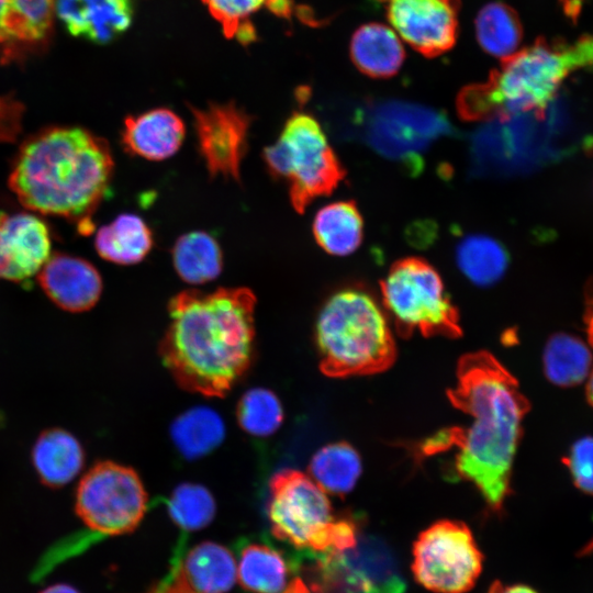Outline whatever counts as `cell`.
I'll return each instance as SVG.
<instances>
[{"label": "cell", "mask_w": 593, "mask_h": 593, "mask_svg": "<svg viewBox=\"0 0 593 593\" xmlns=\"http://www.w3.org/2000/svg\"><path fill=\"white\" fill-rule=\"evenodd\" d=\"M447 396L471 418L470 424L436 434L423 450L434 454L457 447L459 477L472 483L493 511H500L510 493L522 421L529 403L515 377L488 351L469 353L459 359L456 384Z\"/></svg>", "instance_id": "cell-1"}, {"label": "cell", "mask_w": 593, "mask_h": 593, "mask_svg": "<svg viewBox=\"0 0 593 593\" xmlns=\"http://www.w3.org/2000/svg\"><path fill=\"white\" fill-rule=\"evenodd\" d=\"M256 296L248 288L186 290L169 302L159 355L187 391L222 398L248 369L255 338Z\"/></svg>", "instance_id": "cell-2"}, {"label": "cell", "mask_w": 593, "mask_h": 593, "mask_svg": "<svg viewBox=\"0 0 593 593\" xmlns=\"http://www.w3.org/2000/svg\"><path fill=\"white\" fill-rule=\"evenodd\" d=\"M113 167L105 139L81 127H51L21 145L9 187L26 209L63 216L90 234Z\"/></svg>", "instance_id": "cell-3"}, {"label": "cell", "mask_w": 593, "mask_h": 593, "mask_svg": "<svg viewBox=\"0 0 593 593\" xmlns=\"http://www.w3.org/2000/svg\"><path fill=\"white\" fill-rule=\"evenodd\" d=\"M320 368L333 378L374 374L395 360L396 349L385 315L362 289L335 292L316 321Z\"/></svg>", "instance_id": "cell-4"}, {"label": "cell", "mask_w": 593, "mask_h": 593, "mask_svg": "<svg viewBox=\"0 0 593 593\" xmlns=\"http://www.w3.org/2000/svg\"><path fill=\"white\" fill-rule=\"evenodd\" d=\"M269 489L268 518L278 539L316 553L357 542L356 524L334 515L327 493L310 475L282 469L272 475Z\"/></svg>", "instance_id": "cell-5"}, {"label": "cell", "mask_w": 593, "mask_h": 593, "mask_svg": "<svg viewBox=\"0 0 593 593\" xmlns=\"http://www.w3.org/2000/svg\"><path fill=\"white\" fill-rule=\"evenodd\" d=\"M588 67H593V34L570 43L538 38L502 59L495 87L512 110L542 115L563 80Z\"/></svg>", "instance_id": "cell-6"}, {"label": "cell", "mask_w": 593, "mask_h": 593, "mask_svg": "<svg viewBox=\"0 0 593 593\" xmlns=\"http://www.w3.org/2000/svg\"><path fill=\"white\" fill-rule=\"evenodd\" d=\"M269 172L284 180L290 202L303 213L315 199L331 194L345 178V170L317 120L294 112L277 141L264 149Z\"/></svg>", "instance_id": "cell-7"}, {"label": "cell", "mask_w": 593, "mask_h": 593, "mask_svg": "<svg viewBox=\"0 0 593 593\" xmlns=\"http://www.w3.org/2000/svg\"><path fill=\"white\" fill-rule=\"evenodd\" d=\"M385 310L399 333L459 337V314L437 270L426 260L407 257L394 262L381 281Z\"/></svg>", "instance_id": "cell-8"}, {"label": "cell", "mask_w": 593, "mask_h": 593, "mask_svg": "<svg viewBox=\"0 0 593 593\" xmlns=\"http://www.w3.org/2000/svg\"><path fill=\"white\" fill-rule=\"evenodd\" d=\"M147 493L138 474L113 461H101L79 480L75 511L91 530L107 536L133 532L147 510Z\"/></svg>", "instance_id": "cell-9"}, {"label": "cell", "mask_w": 593, "mask_h": 593, "mask_svg": "<svg viewBox=\"0 0 593 593\" xmlns=\"http://www.w3.org/2000/svg\"><path fill=\"white\" fill-rule=\"evenodd\" d=\"M483 556L469 527L438 521L423 530L413 546L415 580L436 593H467L481 571Z\"/></svg>", "instance_id": "cell-10"}, {"label": "cell", "mask_w": 593, "mask_h": 593, "mask_svg": "<svg viewBox=\"0 0 593 593\" xmlns=\"http://www.w3.org/2000/svg\"><path fill=\"white\" fill-rule=\"evenodd\" d=\"M363 134L380 155L410 169H419L432 143L451 132L440 112L414 103L389 100L373 104L365 115Z\"/></svg>", "instance_id": "cell-11"}, {"label": "cell", "mask_w": 593, "mask_h": 593, "mask_svg": "<svg viewBox=\"0 0 593 593\" xmlns=\"http://www.w3.org/2000/svg\"><path fill=\"white\" fill-rule=\"evenodd\" d=\"M312 586L315 593H403L405 589L389 547L377 537L360 535L350 548L320 553Z\"/></svg>", "instance_id": "cell-12"}, {"label": "cell", "mask_w": 593, "mask_h": 593, "mask_svg": "<svg viewBox=\"0 0 593 593\" xmlns=\"http://www.w3.org/2000/svg\"><path fill=\"white\" fill-rule=\"evenodd\" d=\"M190 109L198 149L209 174L238 181L251 116L231 102Z\"/></svg>", "instance_id": "cell-13"}, {"label": "cell", "mask_w": 593, "mask_h": 593, "mask_svg": "<svg viewBox=\"0 0 593 593\" xmlns=\"http://www.w3.org/2000/svg\"><path fill=\"white\" fill-rule=\"evenodd\" d=\"M460 0H389L387 14L413 49L435 57L455 45Z\"/></svg>", "instance_id": "cell-14"}, {"label": "cell", "mask_w": 593, "mask_h": 593, "mask_svg": "<svg viewBox=\"0 0 593 593\" xmlns=\"http://www.w3.org/2000/svg\"><path fill=\"white\" fill-rule=\"evenodd\" d=\"M51 254L46 224L32 213L0 214V279L23 281L37 273Z\"/></svg>", "instance_id": "cell-15"}, {"label": "cell", "mask_w": 593, "mask_h": 593, "mask_svg": "<svg viewBox=\"0 0 593 593\" xmlns=\"http://www.w3.org/2000/svg\"><path fill=\"white\" fill-rule=\"evenodd\" d=\"M236 580L233 553L204 541L191 548L172 575L146 593H228Z\"/></svg>", "instance_id": "cell-16"}, {"label": "cell", "mask_w": 593, "mask_h": 593, "mask_svg": "<svg viewBox=\"0 0 593 593\" xmlns=\"http://www.w3.org/2000/svg\"><path fill=\"white\" fill-rule=\"evenodd\" d=\"M37 279L46 295L69 312L90 310L102 292V279L96 267L66 254L49 256Z\"/></svg>", "instance_id": "cell-17"}, {"label": "cell", "mask_w": 593, "mask_h": 593, "mask_svg": "<svg viewBox=\"0 0 593 593\" xmlns=\"http://www.w3.org/2000/svg\"><path fill=\"white\" fill-rule=\"evenodd\" d=\"M184 134L178 114L167 108H155L125 119L122 143L131 155L158 161L176 154Z\"/></svg>", "instance_id": "cell-18"}, {"label": "cell", "mask_w": 593, "mask_h": 593, "mask_svg": "<svg viewBox=\"0 0 593 593\" xmlns=\"http://www.w3.org/2000/svg\"><path fill=\"white\" fill-rule=\"evenodd\" d=\"M31 458L42 482L53 488L72 482L85 466L80 441L61 428L43 432L34 443Z\"/></svg>", "instance_id": "cell-19"}, {"label": "cell", "mask_w": 593, "mask_h": 593, "mask_svg": "<svg viewBox=\"0 0 593 593\" xmlns=\"http://www.w3.org/2000/svg\"><path fill=\"white\" fill-rule=\"evenodd\" d=\"M350 57L362 74L385 79L400 70L405 52L398 34L390 27L381 23H367L353 34Z\"/></svg>", "instance_id": "cell-20"}, {"label": "cell", "mask_w": 593, "mask_h": 593, "mask_svg": "<svg viewBox=\"0 0 593 593\" xmlns=\"http://www.w3.org/2000/svg\"><path fill=\"white\" fill-rule=\"evenodd\" d=\"M55 0H0V49L40 44L48 35Z\"/></svg>", "instance_id": "cell-21"}, {"label": "cell", "mask_w": 593, "mask_h": 593, "mask_svg": "<svg viewBox=\"0 0 593 593\" xmlns=\"http://www.w3.org/2000/svg\"><path fill=\"white\" fill-rule=\"evenodd\" d=\"M153 245L152 230L141 216L132 213L120 214L101 226L94 238L100 257L118 265L141 262Z\"/></svg>", "instance_id": "cell-22"}, {"label": "cell", "mask_w": 593, "mask_h": 593, "mask_svg": "<svg viewBox=\"0 0 593 593\" xmlns=\"http://www.w3.org/2000/svg\"><path fill=\"white\" fill-rule=\"evenodd\" d=\"M312 231L317 245L327 254L347 256L362 242L363 221L355 202L337 201L318 210Z\"/></svg>", "instance_id": "cell-23"}, {"label": "cell", "mask_w": 593, "mask_h": 593, "mask_svg": "<svg viewBox=\"0 0 593 593\" xmlns=\"http://www.w3.org/2000/svg\"><path fill=\"white\" fill-rule=\"evenodd\" d=\"M171 257L177 275L191 284L216 279L223 268L220 244L203 231H192L178 237Z\"/></svg>", "instance_id": "cell-24"}, {"label": "cell", "mask_w": 593, "mask_h": 593, "mask_svg": "<svg viewBox=\"0 0 593 593\" xmlns=\"http://www.w3.org/2000/svg\"><path fill=\"white\" fill-rule=\"evenodd\" d=\"M361 458L345 441L331 443L320 448L309 465L310 477L326 492L336 495L349 493L360 478Z\"/></svg>", "instance_id": "cell-25"}, {"label": "cell", "mask_w": 593, "mask_h": 593, "mask_svg": "<svg viewBox=\"0 0 593 593\" xmlns=\"http://www.w3.org/2000/svg\"><path fill=\"white\" fill-rule=\"evenodd\" d=\"M170 435L176 448L184 458L197 459L220 446L225 436V426L214 410L197 406L175 419Z\"/></svg>", "instance_id": "cell-26"}, {"label": "cell", "mask_w": 593, "mask_h": 593, "mask_svg": "<svg viewBox=\"0 0 593 593\" xmlns=\"http://www.w3.org/2000/svg\"><path fill=\"white\" fill-rule=\"evenodd\" d=\"M456 257L460 271L479 287L497 282L508 266V254L501 243L481 234L462 238L457 246Z\"/></svg>", "instance_id": "cell-27"}, {"label": "cell", "mask_w": 593, "mask_h": 593, "mask_svg": "<svg viewBox=\"0 0 593 593\" xmlns=\"http://www.w3.org/2000/svg\"><path fill=\"white\" fill-rule=\"evenodd\" d=\"M474 24L478 43L485 53L503 59L517 52L523 27L516 11L506 3L485 4Z\"/></svg>", "instance_id": "cell-28"}, {"label": "cell", "mask_w": 593, "mask_h": 593, "mask_svg": "<svg viewBox=\"0 0 593 593\" xmlns=\"http://www.w3.org/2000/svg\"><path fill=\"white\" fill-rule=\"evenodd\" d=\"M288 567L282 556L262 544L246 546L239 556L236 580L254 593H280L287 584Z\"/></svg>", "instance_id": "cell-29"}, {"label": "cell", "mask_w": 593, "mask_h": 593, "mask_svg": "<svg viewBox=\"0 0 593 593\" xmlns=\"http://www.w3.org/2000/svg\"><path fill=\"white\" fill-rule=\"evenodd\" d=\"M591 359L589 348L580 339L568 334H556L545 347V374L559 387L575 385L588 376Z\"/></svg>", "instance_id": "cell-30"}, {"label": "cell", "mask_w": 593, "mask_h": 593, "mask_svg": "<svg viewBox=\"0 0 593 593\" xmlns=\"http://www.w3.org/2000/svg\"><path fill=\"white\" fill-rule=\"evenodd\" d=\"M236 416L239 426L250 435L266 437L273 434L283 421L278 396L270 390L254 388L243 394Z\"/></svg>", "instance_id": "cell-31"}, {"label": "cell", "mask_w": 593, "mask_h": 593, "mask_svg": "<svg viewBox=\"0 0 593 593\" xmlns=\"http://www.w3.org/2000/svg\"><path fill=\"white\" fill-rule=\"evenodd\" d=\"M167 506L172 521L184 530H198L208 526L216 510L210 491L197 483L178 485Z\"/></svg>", "instance_id": "cell-32"}, {"label": "cell", "mask_w": 593, "mask_h": 593, "mask_svg": "<svg viewBox=\"0 0 593 593\" xmlns=\"http://www.w3.org/2000/svg\"><path fill=\"white\" fill-rule=\"evenodd\" d=\"M273 0H202L211 15L221 24L227 37H236L243 44L255 41L251 14Z\"/></svg>", "instance_id": "cell-33"}, {"label": "cell", "mask_w": 593, "mask_h": 593, "mask_svg": "<svg viewBox=\"0 0 593 593\" xmlns=\"http://www.w3.org/2000/svg\"><path fill=\"white\" fill-rule=\"evenodd\" d=\"M131 0H89L88 40L105 44L125 32L132 23Z\"/></svg>", "instance_id": "cell-34"}, {"label": "cell", "mask_w": 593, "mask_h": 593, "mask_svg": "<svg viewBox=\"0 0 593 593\" xmlns=\"http://www.w3.org/2000/svg\"><path fill=\"white\" fill-rule=\"evenodd\" d=\"M564 461L578 488L593 494V437L575 441Z\"/></svg>", "instance_id": "cell-35"}, {"label": "cell", "mask_w": 593, "mask_h": 593, "mask_svg": "<svg viewBox=\"0 0 593 593\" xmlns=\"http://www.w3.org/2000/svg\"><path fill=\"white\" fill-rule=\"evenodd\" d=\"M58 18L72 36L88 37L89 0H55Z\"/></svg>", "instance_id": "cell-36"}, {"label": "cell", "mask_w": 593, "mask_h": 593, "mask_svg": "<svg viewBox=\"0 0 593 593\" xmlns=\"http://www.w3.org/2000/svg\"><path fill=\"white\" fill-rule=\"evenodd\" d=\"M488 593H538L536 590L524 584L505 585L500 581H495L490 586Z\"/></svg>", "instance_id": "cell-37"}, {"label": "cell", "mask_w": 593, "mask_h": 593, "mask_svg": "<svg viewBox=\"0 0 593 593\" xmlns=\"http://www.w3.org/2000/svg\"><path fill=\"white\" fill-rule=\"evenodd\" d=\"M589 342L593 347V281L590 283L584 315Z\"/></svg>", "instance_id": "cell-38"}, {"label": "cell", "mask_w": 593, "mask_h": 593, "mask_svg": "<svg viewBox=\"0 0 593 593\" xmlns=\"http://www.w3.org/2000/svg\"><path fill=\"white\" fill-rule=\"evenodd\" d=\"M38 593H81L75 585L67 582H56L43 588Z\"/></svg>", "instance_id": "cell-39"}, {"label": "cell", "mask_w": 593, "mask_h": 593, "mask_svg": "<svg viewBox=\"0 0 593 593\" xmlns=\"http://www.w3.org/2000/svg\"><path fill=\"white\" fill-rule=\"evenodd\" d=\"M281 593H311V591L301 579H295Z\"/></svg>", "instance_id": "cell-40"}, {"label": "cell", "mask_w": 593, "mask_h": 593, "mask_svg": "<svg viewBox=\"0 0 593 593\" xmlns=\"http://www.w3.org/2000/svg\"><path fill=\"white\" fill-rule=\"evenodd\" d=\"M586 395H588L590 404L593 405V371H592V373L590 376V380H589V383H588Z\"/></svg>", "instance_id": "cell-41"}, {"label": "cell", "mask_w": 593, "mask_h": 593, "mask_svg": "<svg viewBox=\"0 0 593 593\" xmlns=\"http://www.w3.org/2000/svg\"><path fill=\"white\" fill-rule=\"evenodd\" d=\"M379 1H389V0H379Z\"/></svg>", "instance_id": "cell-42"}]
</instances>
